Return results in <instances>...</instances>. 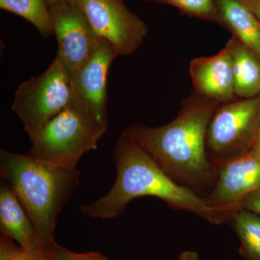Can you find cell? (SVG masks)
<instances>
[{
  "label": "cell",
  "instance_id": "1",
  "mask_svg": "<svg viewBox=\"0 0 260 260\" xmlns=\"http://www.w3.org/2000/svg\"><path fill=\"white\" fill-rule=\"evenodd\" d=\"M220 104L191 95L175 119L150 127L135 124L122 135L145 150L173 180L196 192L215 184L217 168L207 155L206 135Z\"/></svg>",
  "mask_w": 260,
  "mask_h": 260
},
{
  "label": "cell",
  "instance_id": "2",
  "mask_svg": "<svg viewBox=\"0 0 260 260\" xmlns=\"http://www.w3.org/2000/svg\"><path fill=\"white\" fill-rule=\"evenodd\" d=\"M113 154L115 183L107 194L81 207L84 215L95 218H116L133 200L154 197L172 209L190 212L210 223L225 222L204 198L173 180L145 150L127 137L121 134L118 138Z\"/></svg>",
  "mask_w": 260,
  "mask_h": 260
},
{
  "label": "cell",
  "instance_id": "3",
  "mask_svg": "<svg viewBox=\"0 0 260 260\" xmlns=\"http://www.w3.org/2000/svg\"><path fill=\"white\" fill-rule=\"evenodd\" d=\"M0 172L31 220L47 248L55 242L56 220L63 205L79 186L77 169L59 167L34 156L0 152Z\"/></svg>",
  "mask_w": 260,
  "mask_h": 260
},
{
  "label": "cell",
  "instance_id": "4",
  "mask_svg": "<svg viewBox=\"0 0 260 260\" xmlns=\"http://www.w3.org/2000/svg\"><path fill=\"white\" fill-rule=\"evenodd\" d=\"M108 127L70 104L30 140V153L48 162L76 169L84 154L96 150Z\"/></svg>",
  "mask_w": 260,
  "mask_h": 260
},
{
  "label": "cell",
  "instance_id": "5",
  "mask_svg": "<svg viewBox=\"0 0 260 260\" xmlns=\"http://www.w3.org/2000/svg\"><path fill=\"white\" fill-rule=\"evenodd\" d=\"M71 102V75L56 56L48 69L19 85L12 109L30 140Z\"/></svg>",
  "mask_w": 260,
  "mask_h": 260
},
{
  "label": "cell",
  "instance_id": "6",
  "mask_svg": "<svg viewBox=\"0 0 260 260\" xmlns=\"http://www.w3.org/2000/svg\"><path fill=\"white\" fill-rule=\"evenodd\" d=\"M260 127V93L220 104L210 119L206 146L217 166L252 149Z\"/></svg>",
  "mask_w": 260,
  "mask_h": 260
},
{
  "label": "cell",
  "instance_id": "7",
  "mask_svg": "<svg viewBox=\"0 0 260 260\" xmlns=\"http://www.w3.org/2000/svg\"><path fill=\"white\" fill-rule=\"evenodd\" d=\"M98 37L114 46L120 56L139 49L148 35V27L130 11L124 0H76Z\"/></svg>",
  "mask_w": 260,
  "mask_h": 260
},
{
  "label": "cell",
  "instance_id": "8",
  "mask_svg": "<svg viewBox=\"0 0 260 260\" xmlns=\"http://www.w3.org/2000/svg\"><path fill=\"white\" fill-rule=\"evenodd\" d=\"M259 188L260 153L251 149L217 166L213 189L204 199L225 222Z\"/></svg>",
  "mask_w": 260,
  "mask_h": 260
},
{
  "label": "cell",
  "instance_id": "9",
  "mask_svg": "<svg viewBox=\"0 0 260 260\" xmlns=\"http://www.w3.org/2000/svg\"><path fill=\"white\" fill-rule=\"evenodd\" d=\"M49 10L58 42L56 56L72 76L92 57L104 39L94 32L76 3L54 5Z\"/></svg>",
  "mask_w": 260,
  "mask_h": 260
},
{
  "label": "cell",
  "instance_id": "10",
  "mask_svg": "<svg viewBox=\"0 0 260 260\" xmlns=\"http://www.w3.org/2000/svg\"><path fill=\"white\" fill-rule=\"evenodd\" d=\"M118 56L114 46L104 39L92 57L71 76L70 104L107 127L108 74Z\"/></svg>",
  "mask_w": 260,
  "mask_h": 260
},
{
  "label": "cell",
  "instance_id": "11",
  "mask_svg": "<svg viewBox=\"0 0 260 260\" xmlns=\"http://www.w3.org/2000/svg\"><path fill=\"white\" fill-rule=\"evenodd\" d=\"M194 95L222 104L236 97L232 54L227 47L218 54L193 59L189 64Z\"/></svg>",
  "mask_w": 260,
  "mask_h": 260
},
{
  "label": "cell",
  "instance_id": "12",
  "mask_svg": "<svg viewBox=\"0 0 260 260\" xmlns=\"http://www.w3.org/2000/svg\"><path fill=\"white\" fill-rule=\"evenodd\" d=\"M0 230L25 251L47 250L14 191L7 181L0 186Z\"/></svg>",
  "mask_w": 260,
  "mask_h": 260
},
{
  "label": "cell",
  "instance_id": "13",
  "mask_svg": "<svg viewBox=\"0 0 260 260\" xmlns=\"http://www.w3.org/2000/svg\"><path fill=\"white\" fill-rule=\"evenodd\" d=\"M222 26L260 58V20L243 0H215Z\"/></svg>",
  "mask_w": 260,
  "mask_h": 260
},
{
  "label": "cell",
  "instance_id": "14",
  "mask_svg": "<svg viewBox=\"0 0 260 260\" xmlns=\"http://www.w3.org/2000/svg\"><path fill=\"white\" fill-rule=\"evenodd\" d=\"M232 56L234 90L237 99L260 93V58L233 37L226 46Z\"/></svg>",
  "mask_w": 260,
  "mask_h": 260
},
{
  "label": "cell",
  "instance_id": "15",
  "mask_svg": "<svg viewBox=\"0 0 260 260\" xmlns=\"http://www.w3.org/2000/svg\"><path fill=\"white\" fill-rule=\"evenodd\" d=\"M229 220L240 240L244 260H260V215L244 209L234 212Z\"/></svg>",
  "mask_w": 260,
  "mask_h": 260
},
{
  "label": "cell",
  "instance_id": "16",
  "mask_svg": "<svg viewBox=\"0 0 260 260\" xmlns=\"http://www.w3.org/2000/svg\"><path fill=\"white\" fill-rule=\"evenodd\" d=\"M0 8L25 19L43 37L54 34L50 10L45 0H0Z\"/></svg>",
  "mask_w": 260,
  "mask_h": 260
},
{
  "label": "cell",
  "instance_id": "17",
  "mask_svg": "<svg viewBox=\"0 0 260 260\" xmlns=\"http://www.w3.org/2000/svg\"><path fill=\"white\" fill-rule=\"evenodd\" d=\"M150 3L172 5L188 16L208 20L221 25L215 0H145Z\"/></svg>",
  "mask_w": 260,
  "mask_h": 260
},
{
  "label": "cell",
  "instance_id": "18",
  "mask_svg": "<svg viewBox=\"0 0 260 260\" xmlns=\"http://www.w3.org/2000/svg\"><path fill=\"white\" fill-rule=\"evenodd\" d=\"M48 253L51 260H110L97 252H73L56 242L49 246Z\"/></svg>",
  "mask_w": 260,
  "mask_h": 260
},
{
  "label": "cell",
  "instance_id": "19",
  "mask_svg": "<svg viewBox=\"0 0 260 260\" xmlns=\"http://www.w3.org/2000/svg\"><path fill=\"white\" fill-rule=\"evenodd\" d=\"M242 209L249 210L260 215V188L246 198Z\"/></svg>",
  "mask_w": 260,
  "mask_h": 260
},
{
  "label": "cell",
  "instance_id": "20",
  "mask_svg": "<svg viewBox=\"0 0 260 260\" xmlns=\"http://www.w3.org/2000/svg\"><path fill=\"white\" fill-rule=\"evenodd\" d=\"M47 250L29 251L23 250L12 260H42L47 254Z\"/></svg>",
  "mask_w": 260,
  "mask_h": 260
},
{
  "label": "cell",
  "instance_id": "21",
  "mask_svg": "<svg viewBox=\"0 0 260 260\" xmlns=\"http://www.w3.org/2000/svg\"><path fill=\"white\" fill-rule=\"evenodd\" d=\"M260 20V0H243Z\"/></svg>",
  "mask_w": 260,
  "mask_h": 260
},
{
  "label": "cell",
  "instance_id": "22",
  "mask_svg": "<svg viewBox=\"0 0 260 260\" xmlns=\"http://www.w3.org/2000/svg\"><path fill=\"white\" fill-rule=\"evenodd\" d=\"M177 260H202L199 254L193 251H184L181 253Z\"/></svg>",
  "mask_w": 260,
  "mask_h": 260
},
{
  "label": "cell",
  "instance_id": "23",
  "mask_svg": "<svg viewBox=\"0 0 260 260\" xmlns=\"http://www.w3.org/2000/svg\"><path fill=\"white\" fill-rule=\"evenodd\" d=\"M49 8L54 5L64 4V3H75L76 0H45Z\"/></svg>",
  "mask_w": 260,
  "mask_h": 260
},
{
  "label": "cell",
  "instance_id": "24",
  "mask_svg": "<svg viewBox=\"0 0 260 260\" xmlns=\"http://www.w3.org/2000/svg\"><path fill=\"white\" fill-rule=\"evenodd\" d=\"M252 149L257 152V153H260V127L257 137H256V138L255 143H254V146H253Z\"/></svg>",
  "mask_w": 260,
  "mask_h": 260
},
{
  "label": "cell",
  "instance_id": "25",
  "mask_svg": "<svg viewBox=\"0 0 260 260\" xmlns=\"http://www.w3.org/2000/svg\"><path fill=\"white\" fill-rule=\"evenodd\" d=\"M42 260H51L50 256L49 255V253H48V250L47 254H46V255L43 257Z\"/></svg>",
  "mask_w": 260,
  "mask_h": 260
}]
</instances>
